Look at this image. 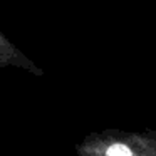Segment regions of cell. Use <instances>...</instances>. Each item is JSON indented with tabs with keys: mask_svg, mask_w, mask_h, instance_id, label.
<instances>
[{
	"mask_svg": "<svg viewBox=\"0 0 156 156\" xmlns=\"http://www.w3.org/2000/svg\"><path fill=\"white\" fill-rule=\"evenodd\" d=\"M76 156H156V131L109 128L92 131L74 144Z\"/></svg>",
	"mask_w": 156,
	"mask_h": 156,
	"instance_id": "obj_1",
	"label": "cell"
}]
</instances>
